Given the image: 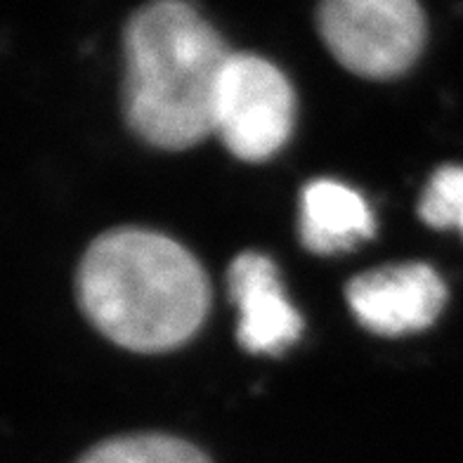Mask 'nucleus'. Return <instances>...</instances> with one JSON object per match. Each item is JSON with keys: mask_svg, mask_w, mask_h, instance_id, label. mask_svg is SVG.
Returning <instances> with one entry per match:
<instances>
[{"mask_svg": "<svg viewBox=\"0 0 463 463\" xmlns=\"http://www.w3.org/2000/svg\"><path fill=\"white\" fill-rule=\"evenodd\" d=\"M298 227L303 246L317 256L353 250L376 232L372 211L360 192L335 180L305 184Z\"/></svg>", "mask_w": 463, "mask_h": 463, "instance_id": "0eeeda50", "label": "nucleus"}, {"mask_svg": "<svg viewBox=\"0 0 463 463\" xmlns=\"http://www.w3.org/2000/svg\"><path fill=\"white\" fill-rule=\"evenodd\" d=\"M419 215L435 230L463 234V165H442L433 173L420 194Z\"/></svg>", "mask_w": 463, "mask_h": 463, "instance_id": "1a4fd4ad", "label": "nucleus"}, {"mask_svg": "<svg viewBox=\"0 0 463 463\" xmlns=\"http://www.w3.org/2000/svg\"><path fill=\"white\" fill-rule=\"evenodd\" d=\"M296 95L272 61L232 52L215 99L213 133L241 161H268L291 137Z\"/></svg>", "mask_w": 463, "mask_h": 463, "instance_id": "20e7f679", "label": "nucleus"}, {"mask_svg": "<svg viewBox=\"0 0 463 463\" xmlns=\"http://www.w3.org/2000/svg\"><path fill=\"white\" fill-rule=\"evenodd\" d=\"M227 284L239 307L237 338L253 354H281L303 334V317L288 303L275 262L262 253L232 260Z\"/></svg>", "mask_w": 463, "mask_h": 463, "instance_id": "423d86ee", "label": "nucleus"}, {"mask_svg": "<svg viewBox=\"0 0 463 463\" xmlns=\"http://www.w3.org/2000/svg\"><path fill=\"white\" fill-rule=\"evenodd\" d=\"M123 111L135 135L187 149L213 133L215 99L232 52L187 0H154L123 33Z\"/></svg>", "mask_w": 463, "mask_h": 463, "instance_id": "f03ea898", "label": "nucleus"}, {"mask_svg": "<svg viewBox=\"0 0 463 463\" xmlns=\"http://www.w3.org/2000/svg\"><path fill=\"white\" fill-rule=\"evenodd\" d=\"M317 26L331 55L366 79L400 76L426 43L416 0H319Z\"/></svg>", "mask_w": 463, "mask_h": 463, "instance_id": "7ed1b4c3", "label": "nucleus"}, {"mask_svg": "<svg viewBox=\"0 0 463 463\" xmlns=\"http://www.w3.org/2000/svg\"><path fill=\"white\" fill-rule=\"evenodd\" d=\"M76 293L92 326L135 353L187 343L211 305L199 260L159 232L133 227L92 241L76 272Z\"/></svg>", "mask_w": 463, "mask_h": 463, "instance_id": "f257e3e1", "label": "nucleus"}, {"mask_svg": "<svg viewBox=\"0 0 463 463\" xmlns=\"http://www.w3.org/2000/svg\"><path fill=\"white\" fill-rule=\"evenodd\" d=\"M345 298L357 322L381 335L428 329L447 303L445 281L426 262L369 269L350 279Z\"/></svg>", "mask_w": 463, "mask_h": 463, "instance_id": "39448f33", "label": "nucleus"}, {"mask_svg": "<svg viewBox=\"0 0 463 463\" xmlns=\"http://www.w3.org/2000/svg\"><path fill=\"white\" fill-rule=\"evenodd\" d=\"M79 463H211L202 449L171 435H128L92 447Z\"/></svg>", "mask_w": 463, "mask_h": 463, "instance_id": "6e6552de", "label": "nucleus"}]
</instances>
